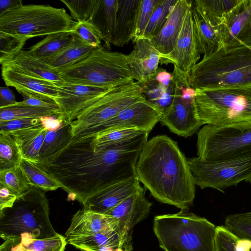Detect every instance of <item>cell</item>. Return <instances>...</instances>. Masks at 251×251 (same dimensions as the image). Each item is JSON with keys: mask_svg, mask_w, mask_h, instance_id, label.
I'll return each instance as SVG.
<instances>
[{"mask_svg": "<svg viewBox=\"0 0 251 251\" xmlns=\"http://www.w3.org/2000/svg\"><path fill=\"white\" fill-rule=\"evenodd\" d=\"M0 251H32L25 248L18 238H10L4 240L0 246Z\"/></svg>", "mask_w": 251, "mask_h": 251, "instance_id": "52", "label": "cell"}, {"mask_svg": "<svg viewBox=\"0 0 251 251\" xmlns=\"http://www.w3.org/2000/svg\"><path fill=\"white\" fill-rule=\"evenodd\" d=\"M71 34V40L65 48L53 57L44 60L53 69L60 71L72 66L87 57L94 49L75 34Z\"/></svg>", "mask_w": 251, "mask_h": 251, "instance_id": "27", "label": "cell"}, {"mask_svg": "<svg viewBox=\"0 0 251 251\" xmlns=\"http://www.w3.org/2000/svg\"><path fill=\"white\" fill-rule=\"evenodd\" d=\"M140 182L158 201L187 210L195 197L188 160L177 143L165 135L145 143L136 165Z\"/></svg>", "mask_w": 251, "mask_h": 251, "instance_id": "2", "label": "cell"}, {"mask_svg": "<svg viewBox=\"0 0 251 251\" xmlns=\"http://www.w3.org/2000/svg\"><path fill=\"white\" fill-rule=\"evenodd\" d=\"M1 66L39 79L59 84L64 80L59 72L28 50H22Z\"/></svg>", "mask_w": 251, "mask_h": 251, "instance_id": "23", "label": "cell"}, {"mask_svg": "<svg viewBox=\"0 0 251 251\" xmlns=\"http://www.w3.org/2000/svg\"><path fill=\"white\" fill-rule=\"evenodd\" d=\"M144 98L162 113L171 105L175 94V84L165 85L153 77L147 83L140 84Z\"/></svg>", "mask_w": 251, "mask_h": 251, "instance_id": "30", "label": "cell"}, {"mask_svg": "<svg viewBox=\"0 0 251 251\" xmlns=\"http://www.w3.org/2000/svg\"><path fill=\"white\" fill-rule=\"evenodd\" d=\"M163 0H141L139 7L135 35L133 42L143 37L145 30L153 11Z\"/></svg>", "mask_w": 251, "mask_h": 251, "instance_id": "45", "label": "cell"}, {"mask_svg": "<svg viewBox=\"0 0 251 251\" xmlns=\"http://www.w3.org/2000/svg\"><path fill=\"white\" fill-rule=\"evenodd\" d=\"M149 133L137 128L113 130L95 136L96 147H109L123 144Z\"/></svg>", "mask_w": 251, "mask_h": 251, "instance_id": "36", "label": "cell"}, {"mask_svg": "<svg viewBox=\"0 0 251 251\" xmlns=\"http://www.w3.org/2000/svg\"><path fill=\"white\" fill-rule=\"evenodd\" d=\"M19 166L31 186L38 187L44 191L62 188L60 183L35 163L22 158Z\"/></svg>", "mask_w": 251, "mask_h": 251, "instance_id": "32", "label": "cell"}, {"mask_svg": "<svg viewBox=\"0 0 251 251\" xmlns=\"http://www.w3.org/2000/svg\"><path fill=\"white\" fill-rule=\"evenodd\" d=\"M22 156L14 138L0 133V170L19 166Z\"/></svg>", "mask_w": 251, "mask_h": 251, "instance_id": "38", "label": "cell"}, {"mask_svg": "<svg viewBox=\"0 0 251 251\" xmlns=\"http://www.w3.org/2000/svg\"><path fill=\"white\" fill-rule=\"evenodd\" d=\"M50 207L45 191L31 186L19 196L13 206L0 210V236L4 240L19 238L22 234L34 239L51 238L58 234L50 219Z\"/></svg>", "mask_w": 251, "mask_h": 251, "instance_id": "6", "label": "cell"}, {"mask_svg": "<svg viewBox=\"0 0 251 251\" xmlns=\"http://www.w3.org/2000/svg\"><path fill=\"white\" fill-rule=\"evenodd\" d=\"M149 133L109 147H96L95 136H74L61 150L35 163L60 183L71 199L82 204L103 188L136 176V163Z\"/></svg>", "mask_w": 251, "mask_h": 251, "instance_id": "1", "label": "cell"}, {"mask_svg": "<svg viewBox=\"0 0 251 251\" xmlns=\"http://www.w3.org/2000/svg\"><path fill=\"white\" fill-rule=\"evenodd\" d=\"M16 97L13 92L7 86L0 88V108L12 106L16 104Z\"/></svg>", "mask_w": 251, "mask_h": 251, "instance_id": "50", "label": "cell"}, {"mask_svg": "<svg viewBox=\"0 0 251 251\" xmlns=\"http://www.w3.org/2000/svg\"><path fill=\"white\" fill-rule=\"evenodd\" d=\"M114 251H124V250L121 248H118L116 249Z\"/></svg>", "mask_w": 251, "mask_h": 251, "instance_id": "55", "label": "cell"}, {"mask_svg": "<svg viewBox=\"0 0 251 251\" xmlns=\"http://www.w3.org/2000/svg\"><path fill=\"white\" fill-rule=\"evenodd\" d=\"M69 9L75 21L85 22L91 18L97 0H61Z\"/></svg>", "mask_w": 251, "mask_h": 251, "instance_id": "44", "label": "cell"}, {"mask_svg": "<svg viewBox=\"0 0 251 251\" xmlns=\"http://www.w3.org/2000/svg\"><path fill=\"white\" fill-rule=\"evenodd\" d=\"M115 222L112 217L83 208L73 216L65 237L67 240L111 229L115 230Z\"/></svg>", "mask_w": 251, "mask_h": 251, "instance_id": "21", "label": "cell"}, {"mask_svg": "<svg viewBox=\"0 0 251 251\" xmlns=\"http://www.w3.org/2000/svg\"><path fill=\"white\" fill-rule=\"evenodd\" d=\"M77 24L64 8L22 4L0 16V31L28 40L62 32L71 33Z\"/></svg>", "mask_w": 251, "mask_h": 251, "instance_id": "8", "label": "cell"}, {"mask_svg": "<svg viewBox=\"0 0 251 251\" xmlns=\"http://www.w3.org/2000/svg\"><path fill=\"white\" fill-rule=\"evenodd\" d=\"M19 196L0 183V210L11 207Z\"/></svg>", "mask_w": 251, "mask_h": 251, "instance_id": "49", "label": "cell"}, {"mask_svg": "<svg viewBox=\"0 0 251 251\" xmlns=\"http://www.w3.org/2000/svg\"><path fill=\"white\" fill-rule=\"evenodd\" d=\"M144 98L141 87L137 81L114 88L81 111L71 123L73 137L89 127L105 122L125 108Z\"/></svg>", "mask_w": 251, "mask_h": 251, "instance_id": "12", "label": "cell"}, {"mask_svg": "<svg viewBox=\"0 0 251 251\" xmlns=\"http://www.w3.org/2000/svg\"><path fill=\"white\" fill-rule=\"evenodd\" d=\"M189 83L194 89L251 84V48H221L203 57L191 70Z\"/></svg>", "mask_w": 251, "mask_h": 251, "instance_id": "5", "label": "cell"}, {"mask_svg": "<svg viewBox=\"0 0 251 251\" xmlns=\"http://www.w3.org/2000/svg\"><path fill=\"white\" fill-rule=\"evenodd\" d=\"M216 251H251V242L236 237L224 226H217Z\"/></svg>", "mask_w": 251, "mask_h": 251, "instance_id": "39", "label": "cell"}, {"mask_svg": "<svg viewBox=\"0 0 251 251\" xmlns=\"http://www.w3.org/2000/svg\"><path fill=\"white\" fill-rule=\"evenodd\" d=\"M162 113L145 98L125 108L111 119L89 127L76 136H96L113 130L137 128L150 132L160 121Z\"/></svg>", "mask_w": 251, "mask_h": 251, "instance_id": "13", "label": "cell"}, {"mask_svg": "<svg viewBox=\"0 0 251 251\" xmlns=\"http://www.w3.org/2000/svg\"><path fill=\"white\" fill-rule=\"evenodd\" d=\"M251 31V0H241L222 17L219 49L243 45Z\"/></svg>", "mask_w": 251, "mask_h": 251, "instance_id": "16", "label": "cell"}, {"mask_svg": "<svg viewBox=\"0 0 251 251\" xmlns=\"http://www.w3.org/2000/svg\"><path fill=\"white\" fill-rule=\"evenodd\" d=\"M68 244L83 251H97L104 247L122 249L121 238L114 229L66 240Z\"/></svg>", "mask_w": 251, "mask_h": 251, "instance_id": "29", "label": "cell"}, {"mask_svg": "<svg viewBox=\"0 0 251 251\" xmlns=\"http://www.w3.org/2000/svg\"><path fill=\"white\" fill-rule=\"evenodd\" d=\"M153 229L164 251H216L217 226L187 210L154 217Z\"/></svg>", "mask_w": 251, "mask_h": 251, "instance_id": "4", "label": "cell"}, {"mask_svg": "<svg viewBox=\"0 0 251 251\" xmlns=\"http://www.w3.org/2000/svg\"><path fill=\"white\" fill-rule=\"evenodd\" d=\"M43 126L47 131L58 129L65 121L60 116H46L39 118Z\"/></svg>", "mask_w": 251, "mask_h": 251, "instance_id": "51", "label": "cell"}, {"mask_svg": "<svg viewBox=\"0 0 251 251\" xmlns=\"http://www.w3.org/2000/svg\"><path fill=\"white\" fill-rule=\"evenodd\" d=\"M71 40V34L70 32L52 34L30 47L28 50L36 57L44 61L59 52L70 43Z\"/></svg>", "mask_w": 251, "mask_h": 251, "instance_id": "31", "label": "cell"}, {"mask_svg": "<svg viewBox=\"0 0 251 251\" xmlns=\"http://www.w3.org/2000/svg\"><path fill=\"white\" fill-rule=\"evenodd\" d=\"M192 13L198 50L205 57L219 49L221 25H212L193 2Z\"/></svg>", "mask_w": 251, "mask_h": 251, "instance_id": "26", "label": "cell"}, {"mask_svg": "<svg viewBox=\"0 0 251 251\" xmlns=\"http://www.w3.org/2000/svg\"><path fill=\"white\" fill-rule=\"evenodd\" d=\"M71 33L75 34L85 43L94 48L101 46L100 37L88 21L77 22Z\"/></svg>", "mask_w": 251, "mask_h": 251, "instance_id": "46", "label": "cell"}, {"mask_svg": "<svg viewBox=\"0 0 251 251\" xmlns=\"http://www.w3.org/2000/svg\"><path fill=\"white\" fill-rule=\"evenodd\" d=\"M244 181L251 184V174H250L245 178Z\"/></svg>", "mask_w": 251, "mask_h": 251, "instance_id": "54", "label": "cell"}, {"mask_svg": "<svg viewBox=\"0 0 251 251\" xmlns=\"http://www.w3.org/2000/svg\"><path fill=\"white\" fill-rule=\"evenodd\" d=\"M193 2V0H177L162 29L151 39L160 54V59L174 49L185 15Z\"/></svg>", "mask_w": 251, "mask_h": 251, "instance_id": "20", "label": "cell"}, {"mask_svg": "<svg viewBox=\"0 0 251 251\" xmlns=\"http://www.w3.org/2000/svg\"><path fill=\"white\" fill-rule=\"evenodd\" d=\"M58 110L29 106L13 105L0 108V123L13 120L59 116Z\"/></svg>", "mask_w": 251, "mask_h": 251, "instance_id": "35", "label": "cell"}, {"mask_svg": "<svg viewBox=\"0 0 251 251\" xmlns=\"http://www.w3.org/2000/svg\"><path fill=\"white\" fill-rule=\"evenodd\" d=\"M175 94L171 105L163 112L160 123L176 135L188 137L202 126L195 104L196 90L189 83V75L174 65L172 72Z\"/></svg>", "mask_w": 251, "mask_h": 251, "instance_id": "10", "label": "cell"}, {"mask_svg": "<svg viewBox=\"0 0 251 251\" xmlns=\"http://www.w3.org/2000/svg\"><path fill=\"white\" fill-rule=\"evenodd\" d=\"M21 244L32 251H65L68 244L66 237L58 233L51 238L36 239L31 235L23 234L20 237Z\"/></svg>", "mask_w": 251, "mask_h": 251, "instance_id": "37", "label": "cell"}, {"mask_svg": "<svg viewBox=\"0 0 251 251\" xmlns=\"http://www.w3.org/2000/svg\"><path fill=\"white\" fill-rule=\"evenodd\" d=\"M141 0H119L115 34L112 44L122 47L133 40Z\"/></svg>", "mask_w": 251, "mask_h": 251, "instance_id": "25", "label": "cell"}, {"mask_svg": "<svg viewBox=\"0 0 251 251\" xmlns=\"http://www.w3.org/2000/svg\"><path fill=\"white\" fill-rule=\"evenodd\" d=\"M241 0H196L194 4L214 25L222 24V17Z\"/></svg>", "mask_w": 251, "mask_h": 251, "instance_id": "34", "label": "cell"}, {"mask_svg": "<svg viewBox=\"0 0 251 251\" xmlns=\"http://www.w3.org/2000/svg\"><path fill=\"white\" fill-rule=\"evenodd\" d=\"M66 82L114 88L134 81L127 55L103 47L94 48L82 61L58 71Z\"/></svg>", "mask_w": 251, "mask_h": 251, "instance_id": "7", "label": "cell"}, {"mask_svg": "<svg viewBox=\"0 0 251 251\" xmlns=\"http://www.w3.org/2000/svg\"><path fill=\"white\" fill-rule=\"evenodd\" d=\"M1 76L5 84L15 88L20 94L29 93L50 98H59L57 86L54 83L39 79L2 66Z\"/></svg>", "mask_w": 251, "mask_h": 251, "instance_id": "22", "label": "cell"}, {"mask_svg": "<svg viewBox=\"0 0 251 251\" xmlns=\"http://www.w3.org/2000/svg\"><path fill=\"white\" fill-rule=\"evenodd\" d=\"M0 183L19 196L27 192L31 186L19 166L0 170Z\"/></svg>", "mask_w": 251, "mask_h": 251, "instance_id": "42", "label": "cell"}, {"mask_svg": "<svg viewBox=\"0 0 251 251\" xmlns=\"http://www.w3.org/2000/svg\"><path fill=\"white\" fill-rule=\"evenodd\" d=\"M118 6L119 0H97L88 21L108 48L115 34Z\"/></svg>", "mask_w": 251, "mask_h": 251, "instance_id": "24", "label": "cell"}, {"mask_svg": "<svg viewBox=\"0 0 251 251\" xmlns=\"http://www.w3.org/2000/svg\"><path fill=\"white\" fill-rule=\"evenodd\" d=\"M42 126L39 118H28L13 120L0 123V133L10 132Z\"/></svg>", "mask_w": 251, "mask_h": 251, "instance_id": "48", "label": "cell"}, {"mask_svg": "<svg viewBox=\"0 0 251 251\" xmlns=\"http://www.w3.org/2000/svg\"><path fill=\"white\" fill-rule=\"evenodd\" d=\"M200 55L195 38L191 7L185 15L174 49L161 57L160 63H173L189 75L200 59Z\"/></svg>", "mask_w": 251, "mask_h": 251, "instance_id": "17", "label": "cell"}, {"mask_svg": "<svg viewBox=\"0 0 251 251\" xmlns=\"http://www.w3.org/2000/svg\"><path fill=\"white\" fill-rule=\"evenodd\" d=\"M21 94L23 97V100L18 101L13 105L29 106L59 111L58 105L53 99L27 92L22 93Z\"/></svg>", "mask_w": 251, "mask_h": 251, "instance_id": "47", "label": "cell"}, {"mask_svg": "<svg viewBox=\"0 0 251 251\" xmlns=\"http://www.w3.org/2000/svg\"><path fill=\"white\" fill-rule=\"evenodd\" d=\"M151 205L142 187L104 213L114 220L115 231L121 238L124 251H132V229L148 217Z\"/></svg>", "mask_w": 251, "mask_h": 251, "instance_id": "14", "label": "cell"}, {"mask_svg": "<svg viewBox=\"0 0 251 251\" xmlns=\"http://www.w3.org/2000/svg\"><path fill=\"white\" fill-rule=\"evenodd\" d=\"M141 188L135 176L103 188L88 197L82 205L86 209L104 214Z\"/></svg>", "mask_w": 251, "mask_h": 251, "instance_id": "19", "label": "cell"}, {"mask_svg": "<svg viewBox=\"0 0 251 251\" xmlns=\"http://www.w3.org/2000/svg\"><path fill=\"white\" fill-rule=\"evenodd\" d=\"M195 90V104L202 125L251 129V84Z\"/></svg>", "mask_w": 251, "mask_h": 251, "instance_id": "3", "label": "cell"}, {"mask_svg": "<svg viewBox=\"0 0 251 251\" xmlns=\"http://www.w3.org/2000/svg\"><path fill=\"white\" fill-rule=\"evenodd\" d=\"M133 50L127 59L133 79L140 84L151 80L159 68L160 54L150 39L141 37L134 42Z\"/></svg>", "mask_w": 251, "mask_h": 251, "instance_id": "18", "label": "cell"}, {"mask_svg": "<svg viewBox=\"0 0 251 251\" xmlns=\"http://www.w3.org/2000/svg\"><path fill=\"white\" fill-rule=\"evenodd\" d=\"M23 4L21 0H0V16L7 11L17 7Z\"/></svg>", "mask_w": 251, "mask_h": 251, "instance_id": "53", "label": "cell"}, {"mask_svg": "<svg viewBox=\"0 0 251 251\" xmlns=\"http://www.w3.org/2000/svg\"><path fill=\"white\" fill-rule=\"evenodd\" d=\"M198 157L203 162L232 159L251 152V129L205 125L197 132Z\"/></svg>", "mask_w": 251, "mask_h": 251, "instance_id": "9", "label": "cell"}, {"mask_svg": "<svg viewBox=\"0 0 251 251\" xmlns=\"http://www.w3.org/2000/svg\"><path fill=\"white\" fill-rule=\"evenodd\" d=\"M56 85L60 97L54 100L58 105L60 116L65 121L70 123L74 121L81 111L114 88L83 85L65 81Z\"/></svg>", "mask_w": 251, "mask_h": 251, "instance_id": "15", "label": "cell"}, {"mask_svg": "<svg viewBox=\"0 0 251 251\" xmlns=\"http://www.w3.org/2000/svg\"><path fill=\"white\" fill-rule=\"evenodd\" d=\"M27 40L22 37L0 31V63L2 65L23 50Z\"/></svg>", "mask_w": 251, "mask_h": 251, "instance_id": "43", "label": "cell"}, {"mask_svg": "<svg viewBox=\"0 0 251 251\" xmlns=\"http://www.w3.org/2000/svg\"><path fill=\"white\" fill-rule=\"evenodd\" d=\"M177 0H163L153 11L142 37L150 40L162 29Z\"/></svg>", "mask_w": 251, "mask_h": 251, "instance_id": "40", "label": "cell"}, {"mask_svg": "<svg viewBox=\"0 0 251 251\" xmlns=\"http://www.w3.org/2000/svg\"><path fill=\"white\" fill-rule=\"evenodd\" d=\"M47 130L43 126L33 127L8 133L12 136L20 150L22 158L36 163Z\"/></svg>", "mask_w": 251, "mask_h": 251, "instance_id": "28", "label": "cell"}, {"mask_svg": "<svg viewBox=\"0 0 251 251\" xmlns=\"http://www.w3.org/2000/svg\"><path fill=\"white\" fill-rule=\"evenodd\" d=\"M195 185L213 188L222 193L236 186L251 174V152L236 158L203 162L198 157L188 159Z\"/></svg>", "mask_w": 251, "mask_h": 251, "instance_id": "11", "label": "cell"}, {"mask_svg": "<svg viewBox=\"0 0 251 251\" xmlns=\"http://www.w3.org/2000/svg\"><path fill=\"white\" fill-rule=\"evenodd\" d=\"M224 226L238 239L251 242V211L227 216Z\"/></svg>", "mask_w": 251, "mask_h": 251, "instance_id": "41", "label": "cell"}, {"mask_svg": "<svg viewBox=\"0 0 251 251\" xmlns=\"http://www.w3.org/2000/svg\"><path fill=\"white\" fill-rule=\"evenodd\" d=\"M72 131L71 123L66 121L56 130L47 131L39 152V160L51 156L65 147L73 137Z\"/></svg>", "mask_w": 251, "mask_h": 251, "instance_id": "33", "label": "cell"}]
</instances>
